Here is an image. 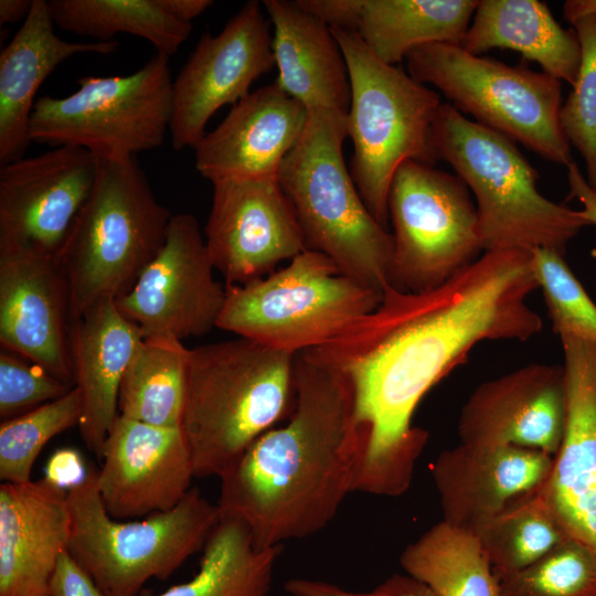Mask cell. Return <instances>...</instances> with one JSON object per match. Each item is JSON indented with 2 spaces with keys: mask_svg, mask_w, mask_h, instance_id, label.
I'll list each match as a JSON object with an SVG mask.
<instances>
[{
  "mask_svg": "<svg viewBox=\"0 0 596 596\" xmlns=\"http://www.w3.org/2000/svg\"><path fill=\"white\" fill-rule=\"evenodd\" d=\"M538 288L531 252H485L433 289L387 287L373 311L310 350L352 393L361 437L354 491L408 489L429 437L411 424L418 403L477 343L539 333L542 319L526 302Z\"/></svg>",
  "mask_w": 596,
  "mask_h": 596,
  "instance_id": "obj_1",
  "label": "cell"
},
{
  "mask_svg": "<svg viewBox=\"0 0 596 596\" xmlns=\"http://www.w3.org/2000/svg\"><path fill=\"white\" fill-rule=\"evenodd\" d=\"M295 389L288 422L220 478V517L241 520L257 550L320 532L354 492L361 438L348 382L307 350L295 356Z\"/></svg>",
  "mask_w": 596,
  "mask_h": 596,
  "instance_id": "obj_2",
  "label": "cell"
},
{
  "mask_svg": "<svg viewBox=\"0 0 596 596\" xmlns=\"http://www.w3.org/2000/svg\"><path fill=\"white\" fill-rule=\"evenodd\" d=\"M295 356L242 337L190 349L181 428L195 478H221L292 413Z\"/></svg>",
  "mask_w": 596,
  "mask_h": 596,
  "instance_id": "obj_3",
  "label": "cell"
},
{
  "mask_svg": "<svg viewBox=\"0 0 596 596\" xmlns=\"http://www.w3.org/2000/svg\"><path fill=\"white\" fill-rule=\"evenodd\" d=\"M438 160L454 169L475 198L483 253L549 248L563 255L589 221L542 195L539 172L517 142L441 103L432 126Z\"/></svg>",
  "mask_w": 596,
  "mask_h": 596,
  "instance_id": "obj_4",
  "label": "cell"
},
{
  "mask_svg": "<svg viewBox=\"0 0 596 596\" xmlns=\"http://www.w3.org/2000/svg\"><path fill=\"white\" fill-rule=\"evenodd\" d=\"M347 115L309 111L305 130L277 178L307 249L328 256L344 274L383 294L391 287L393 238L364 204L343 157Z\"/></svg>",
  "mask_w": 596,
  "mask_h": 596,
  "instance_id": "obj_5",
  "label": "cell"
},
{
  "mask_svg": "<svg viewBox=\"0 0 596 596\" xmlns=\"http://www.w3.org/2000/svg\"><path fill=\"white\" fill-rule=\"evenodd\" d=\"M96 158L93 189L55 255L72 321L134 287L163 246L172 216L156 199L136 157Z\"/></svg>",
  "mask_w": 596,
  "mask_h": 596,
  "instance_id": "obj_6",
  "label": "cell"
},
{
  "mask_svg": "<svg viewBox=\"0 0 596 596\" xmlns=\"http://www.w3.org/2000/svg\"><path fill=\"white\" fill-rule=\"evenodd\" d=\"M343 52L351 84L347 114L353 143L351 175L373 217L389 230V194L406 161L433 166L432 126L439 95L374 55L354 30L330 29Z\"/></svg>",
  "mask_w": 596,
  "mask_h": 596,
  "instance_id": "obj_7",
  "label": "cell"
},
{
  "mask_svg": "<svg viewBox=\"0 0 596 596\" xmlns=\"http://www.w3.org/2000/svg\"><path fill=\"white\" fill-rule=\"evenodd\" d=\"M98 471L89 469L67 489L71 534L67 551L106 593L138 596L150 579H167L203 551L220 520L216 504L191 488L167 512L142 520H116L102 501Z\"/></svg>",
  "mask_w": 596,
  "mask_h": 596,
  "instance_id": "obj_8",
  "label": "cell"
},
{
  "mask_svg": "<svg viewBox=\"0 0 596 596\" xmlns=\"http://www.w3.org/2000/svg\"><path fill=\"white\" fill-rule=\"evenodd\" d=\"M225 288L215 328L292 354L333 340L383 296L311 249L267 276Z\"/></svg>",
  "mask_w": 596,
  "mask_h": 596,
  "instance_id": "obj_9",
  "label": "cell"
},
{
  "mask_svg": "<svg viewBox=\"0 0 596 596\" xmlns=\"http://www.w3.org/2000/svg\"><path fill=\"white\" fill-rule=\"evenodd\" d=\"M405 61L415 81L436 87L478 124L553 163L568 167L574 161L560 121V79L525 65L475 55L450 43L419 46Z\"/></svg>",
  "mask_w": 596,
  "mask_h": 596,
  "instance_id": "obj_10",
  "label": "cell"
},
{
  "mask_svg": "<svg viewBox=\"0 0 596 596\" xmlns=\"http://www.w3.org/2000/svg\"><path fill=\"white\" fill-rule=\"evenodd\" d=\"M169 57L156 53L128 75L83 76L66 97L35 100L31 141L83 148L98 158H128L162 145L172 113Z\"/></svg>",
  "mask_w": 596,
  "mask_h": 596,
  "instance_id": "obj_11",
  "label": "cell"
},
{
  "mask_svg": "<svg viewBox=\"0 0 596 596\" xmlns=\"http://www.w3.org/2000/svg\"><path fill=\"white\" fill-rule=\"evenodd\" d=\"M391 287L433 289L483 252L475 200L456 174L416 161L395 172L389 194Z\"/></svg>",
  "mask_w": 596,
  "mask_h": 596,
  "instance_id": "obj_12",
  "label": "cell"
},
{
  "mask_svg": "<svg viewBox=\"0 0 596 596\" xmlns=\"http://www.w3.org/2000/svg\"><path fill=\"white\" fill-rule=\"evenodd\" d=\"M265 13L262 2L247 1L219 34L200 39L172 83L173 149H194L212 116L247 96L252 84L276 66Z\"/></svg>",
  "mask_w": 596,
  "mask_h": 596,
  "instance_id": "obj_13",
  "label": "cell"
},
{
  "mask_svg": "<svg viewBox=\"0 0 596 596\" xmlns=\"http://www.w3.org/2000/svg\"><path fill=\"white\" fill-rule=\"evenodd\" d=\"M214 269L196 219L172 215L163 246L116 306L143 336H203L216 327L226 297Z\"/></svg>",
  "mask_w": 596,
  "mask_h": 596,
  "instance_id": "obj_14",
  "label": "cell"
},
{
  "mask_svg": "<svg viewBox=\"0 0 596 596\" xmlns=\"http://www.w3.org/2000/svg\"><path fill=\"white\" fill-rule=\"evenodd\" d=\"M212 184L204 240L212 264L226 286L267 276L279 263L307 249L277 175Z\"/></svg>",
  "mask_w": 596,
  "mask_h": 596,
  "instance_id": "obj_15",
  "label": "cell"
},
{
  "mask_svg": "<svg viewBox=\"0 0 596 596\" xmlns=\"http://www.w3.org/2000/svg\"><path fill=\"white\" fill-rule=\"evenodd\" d=\"M70 295L55 257L0 240V343L74 386Z\"/></svg>",
  "mask_w": 596,
  "mask_h": 596,
  "instance_id": "obj_16",
  "label": "cell"
},
{
  "mask_svg": "<svg viewBox=\"0 0 596 596\" xmlns=\"http://www.w3.org/2000/svg\"><path fill=\"white\" fill-rule=\"evenodd\" d=\"M98 490L107 513L132 520L167 512L191 490V454L181 427L118 415L106 437Z\"/></svg>",
  "mask_w": 596,
  "mask_h": 596,
  "instance_id": "obj_17",
  "label": "cell"
},
{
  "mask_svg": "<svg viewBox=\"0 0 596 596\" xmlns=\"http://www.w3.org/2000/svg\"><path fill=\"white\" fill-rule=\"evenodd\" d=\"M96 173L97 158L71 146L1 166L0 240L25 243L55 257Z\"/></svg>",
  "mask_w": 596,
  "mask_h": 596,
  "instance_id": "obj_18",
  "label": "cell"
},
{
  "mask_svg": "<svg viewBox=\"0 0 596 596\" xmlns=\"http://www.w3.org/2000/svg\"><path fill=\"white\" fill-rule=\"evenodd\" d=\"M565 416L564 366L530 363L480 384L465 403L457 429L464 445L520 446L554 456Z\"/></svg>",
  "mask_w": 596,
  "mask_h": 596,
  "instance_id": "obj_19",
  "label": "cell"
},
{
  "mask_svg": "<svg viewBox=\"0 0 596 596\" xmlns=\"http://www.w3.org/2000/svg\"><path fill=\"white\" fill-rule=\"evenodd\" d=\"M558 337L566 416L561 445L541 489L568 536L596 551V343L567 332Z\"/></svg>",
  "mask_w": 596,
  "mask_h": 596,
  "instance_id": "obj_20",
  "label": "cell"
},
{
  "mask_svg": "<svg viewBox=\"0 0 596 596\" xmlns=\"http://www.w3.org/2000/svg\"><path fill=\"white\" fill-rule=\"evenodd\" d=\"M309 110L276 83L251 92L194 148L196 171L212 183L277 175L300 139Z\"/></svg>",
  "mask_w": 596,
  "mask_h": 596,
  "instance_id": "obj_21",
  "label": "cell"
},
{
  "mask_svg": "<svg viewBox=\"0 0 596 596\" xmlns=\"http://www.w3.org/2000/svg\"><path fill=\"white\" fill-rule=\"evenodd\" d=\"M67 489L44 477L0 486V596H50L61 554L67 550Z\"/></svg>",
  "mask_w": 596,
  "mask_h": 596,
  "instance_id": "obj_22",
  "label": "cell"
},
{
  "mask_svg": "<svg viewBox=\"0 0 596 596\" xmlns=\"http://www.w3.org/2000/svg\"><path fill=\"white\" fill-rule=\"evenodd\" d=\"M553 456L520 446L473 447L441 451L432 473L443 520L476 533L512 499L541 486Z\"/></svg>",
  "mask_w": 596,
  "mask_h": 596,
  "instance_id": "obj_23",
  "label": "cell"
},
{
  "mask_svg": "<svg viewBox=\"0 0 596 596\" xmlns=\"http://www.w3.org/2000/svg\"><path fill=\"white\" fill-rule=\"evenodd\" d=\"M142 337L113 299L97 302L71 322L74 386L82 403L78 428L86 448L97 458H102L108 432L119 415L121 380Z\"/></svg>",
  "mask_w": 596,
  "mask_h": 596,
  "instance_id": "obj_24",
  "label": "cell"
},
{
  "mask_svg": "<svg viewBox=\"0 0 596 596\" xmlns=\"http://www.w3.org/2000/svg\"><path fill=\"white\" fill-rule=\"evenodd\" d=\"M116 41L70 42L54 32L46 0L31 11L0 53V164L23 158L30 139L35 95L63 62L77 54H111Z\"/></svg>",
  "mask_w": 596,
  "mask_h": 596,
  "instance_id": "obj_25",
  "label": "cell"
},
{
  "mask_svg": "<svg viewBox=\"0 0 596 596\" xmlns=\"http://www.w3.org/2000/svg\"><path fill=\"white\" fill-rule=\"evenodd\" d=\"M274 30L276 84L309 111L348 114L351 84L347 62L329 26L296 1L264 0Z\"/></svg>",
  "mask_w": 596,
  "mask_h": 596,
  "instance_id": "obj_26",
  "label": "cell"
},
{
  "mask_svg": "<svg viewBox=\"0 0 596 596\" xmlns=\"http://www.w3.org/2000/svg\"><path fill=\"white\" fill-rule=\"evenodd\" d=\"M461 46L475 55L493 49L519 52L542 72L570 85L581 64L576 30L563 29L538 0L479 1Z\"/></svg>",
  "mask_w": 596,
  "mask_h": 596,
  "instance_id": "obj_27",
  "label": "cell"
},
{
  "mask_svg": "<svg viewBox=\"0 0 596 596\" xmlns=\"http://www.w3.org/2000/svg\"><path fill=\"white\" fill-rule=\"evenodd\" d=\"M479 1L364 0L358 34L381 61L395 65L435 43L462 45Z\"/></svg>",
  "mask_w": 596,
  "mask_h": 596,
  "instance_id": "obj_28",
  "label": "cell"
},
{
  "mask_svg": "<svg viewBox=\"0 0 596 596\" xmlns=\"http://www.w3.org/2000/svg\"><path fill=\"white\" fill-rule=\"evenodd\" d=\"M190 349L167 333L142 337L124 373L118 412L156 426L181 427Z\"/></svg>",
  "mask_w": 596,
  "mask_h": 596,
  "instance_id": "obj_29",
  "label": "cell"
},
{
  "mask_svg": "<svg viewBox=\"0 0 596 596\" xmlns=\"http://www.w3.org/2000/svg\"><path fill=\"white\" fill-rule=\"evenodd\" d=\"M283 545L257 550L238 519L220 517L188 582L156 596H269Z\"/></svg>",
  "mask_w": 596,
  "mask_h": 596,
  "instance_id": "obj_30",
  "label": "cell"
},
{
  "mask_svg": "<svg viewBox=\"0 0 596 596\" xmlns=\"http://www.w3.org/2000/svg\"><path fill=\"white\" fill-rule=\"evenodd\" d=\"M400 562L407 575L436 596H500L480 538L444 520L407 545Z\"/></svg>",
  "mask_w": 596,
  "mask_h": 596,
  "instance_id": "obj_31",
  "label": "cell"
},
{
  "mask_svg": "<svg viewBox=\"0 0 596 596\" xmlns=\"http://www.w3.org/2000/svg\"><path fill=\"white\" fill-rule=\"evenodd\" d=\"M54 25L93 41L119 33L147 40L156 53L173 55L192 31L191 23L168 14L158 0H50Z\"/></svg>",
  "mask_w": 596,
  "mask_h": 596,
  "instance_id": "obj_32",
  "label": "cell"
},
{
  "mask_svg": "<svg viewBox=\"0 0 596 596\" xmlns=\"http://www.w3.org/2000/svg\"><path fill=\"white\" fill-rule=\"evenodd\" d=\"M476 534L498 581L529 566L570 538L541 486L512 499Z\"/></svg>",
  "mask_w": 596,
  "mask_h": 596,
  "instance_id": "obj_33",
  "label": "cell"
},
{
  "mask_svg": "<svg viewBox=\"0 0 596 596\" xmlns=\"http://www.w3.org/2000/svg\"><path fill=\"white\" fill-rule=\"evenodd\" d=\"M82 403L74 386L67 394L0 425V479L22 485L31 480L34 462L56 435L79 425Z\"/></svg>",
  "mask_w": 596,
  "mask_h": 596,
  "instance_id": "obj_34",
  "label": "cell"
},
{
  "mask_svg": "<svg viewBox=\"0 0 596 596\" xmlns=\"http://www.w3.org/2000/svg\"><path fill=\"white\" fill-rule=\"evenodd\" d=\"M500 596H596V551L568 538L499 579Z\"/></svg>",
  "mask_w": 596,
  "mask_h": 596,
  "instance_id": "obj_35",
  "label": "cell"
},
{
  "mask_svg": "<svg viewBox=\"0 0 596 596\" xmlns=\"http://www.w3.org/2000/svg\"><path fill=\"white\" fill-rule=\"evenodd\" d=\"M573 26L581 43V64L560 121L568 142L584 159L587 182L596 185V14L576 20Z\"/></svg>",
  "mask_w": 596,
  "mask_h": 596,
  "instance_id": "obj_36",
  "label": "cell"
},
{
  "mask_svg": "<svg viewBox=\"0 0 596 596\" xmlns=\"http://www.w3.org/2000/svg\"><path fill=\"white\" fill-rule=\"evenodd\" d=\"M532 253L533 267L554 332H567L596 343V305L574 276L564 255L549 248Z\"/></svg>",
  "mask_w": 596,
  "mask_h": 596,
  "instance_id": "obj_37",
  "label": "cell"
},
{
  "mask_svg": "<svg viewBox=\"0 0 596 596\" xmlns=\"http://www.w3.org/2000/svg\"><path fill=\"white\" fill-rule=\"evenodd\" d=\"M71 386L42 366L4 349L0 352V417L7 421L67 394ZM30 411V409H29Z\"/></svg>",
  "mask_w": 596,
  "mask_h": 596,
  "instance_id": "obj_38",
  "label": "cell"
},
{
  "mask_svg": "<svg viewBox=\"0 0 596 596\" xmlns=\"http://www.w3.org/2000/svg\"><path fill=\"white\" fill-rule=\"evenodd\" d=\"M291 596H436L424 583L405 574H394L370 592H353L324 581L291 578L285 582Z\"/></svg>",
  "mask_w": 596,
  "mask_h": 596,
  "instance_id": "obj_39",
  "label": "cell"
},
{
  "mask_svg": "<svg viewBox=\"0 0 596 596\" xmlns=\"http://www.w3.org/2000/svg\"><path fill=\"white\" fill-rule=\"evenodd\" d=\"M50 596H114L103 590L96 582L64 551L56 564Z\"/></svg>",
  "mask_w": 596,
  "mask_h": 596,
  "instance_id": "obj_40",
  "label": "cell"
},
{
  "mask_svg": "<svg viewBox=\"0 0 596 596\" xmlns=\"http://www.w3.org/2000/svg\"><path fill=\"white\" fill-rule=\"evenodd\" d=\"M297 4L330 29L356 31L364 0H296Z\"/></svg>",
  "mask_w": 596,
  "mask_h": 596,
  "instance_id": "obj_41",
  "label": "cell"
},
{
  "mask_svg": "<svg viewBox=\"0 0 596 596\" xmlns=\"http://www.w3.org/2000/svg\"><path fill=\"white\" fill-rule=\"evenodd\" d=\"M86 471L79 455L70 449L56 451L46 466L45 477L67 489L84 478Z\"/></svg>",
  "mask_w": 596,
  "mask_h": 596,
  "instance_id": "obj_42",
  "label": "cell"
},
{
  "mask_svg": "<svg viewBox=\"0 0 596 596\" xmlns=\"http://www.w3.org/2000/svg\"><path fill=\"white\" fill-rule=\"evenodd\" d=\"M567 181L570 185L568 198L577 199L581 202L582 213L590 225L596 226V185H590L587 182L575 161L567 167ZM592 255L596 262V249L593 251Z\"/></svg>",
  "mask_w": 596,
  "mask_h": 596,
  "instance_id": "obj_43",
  "label": "cell"
},
{
  "mask_svg": "<svg viewBox=\"0 0 596 596\" xmlns=\"http://www.w3.org/2000/svg\"><path fill=\"white\" fill-rule=\"evenodd\" d=\"M160 7L174 19L191 23L214 2L211 0H158Z\"/></svg>",
  "mask_w": 596,
  "mask_h": 596,
  "instance_id": "obj_44",
  "label": "cell"
},
{
  "mask_svg": "<svg viewBox=\"0 0 596 596\" xmlns=\"http://www.w3.org/2000/svg\"><path fill=\"white\" fill-rule=\"evenodd\" d=\"M33 0H0V24L15 23L25 20Z\"/></svg>",
  "mask_w": 596,
  "mask_h": 596,
  "instance_id": "obj_45",
  "label": "cell"
},
{
  "mask_svg": "<svg viewBox=\"0 0 596 596\" xmlns=\"http://www.w3.org/2000/svg\"><path fill=\"white\" fill-rule=\"evenodd\" d=\"M596 14V0H567L563 6V15L570 22Z\"/></svg>",
  "mask_w": 596,
  "mask_h": 596,
  "instance_id": "obj_46",
  "label": "cell"
}]
</instances>
